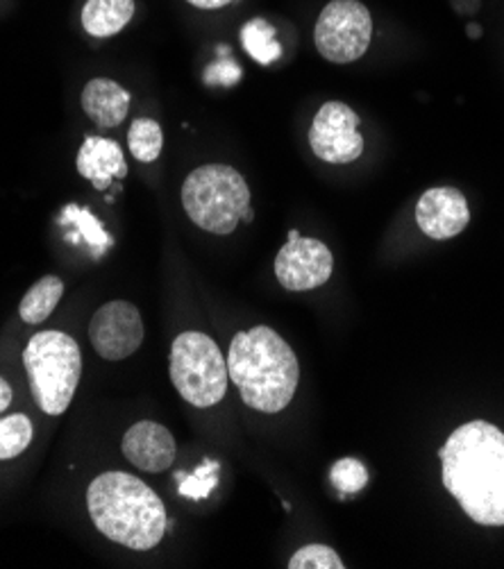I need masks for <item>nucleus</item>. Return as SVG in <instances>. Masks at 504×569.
<instances>
[{"mask_svg": "<svg viewBox=\"0 0 504 569\" xmlns=\"http://www.w3.org/2000/svg\"><path fill=\"white\" fill-rule=\"evenodd\" d=\"M443 486L482 527H504V433L484 420L462 425L441 447Z\"/></svg>", "mask_w": 504, "mask_h": 569, "instance_id": "nucleus-1", "label": "nucleus"}, {"mask_svg": "<svg viewBox=\"0 0 504 569\" xmlns=\"http://www.w3.org/2000/svg\"><path fill=\"white\" fill-rule=\"evenodd\" d=\"M228 372L241 400L259 413L285 411L300 381L296 352L270 327H253L233 338Z\"/></svg>", "mask_w": 504, "mask_h": 569, "instance_id": "nucleus-2", "label": "nucleus"}, {"mask_svg": "<svg viewBox=\"0 0 504 569\" xmlns=\"http://www.w3.org/2000/svg\"><path fill=\"white\" fill-rule=\"evenodd\" d=\"M87 508L107 540L135 551L157 547L168 527L157 492L128 472L98 475L87 490Z\"/></svg>", "mask_w": 504, "mask_h": 569, "instance_id": "nucleus-3", "label": "nucleus"}, {"mask_svg": "<svg viewBox=\"0 0 504 569\" xmlns=\"http://www.w3.org/2000/svg\"><path fill=\"white\" fill-rule=\"evenodd\" d=\"M187 216L209 234H233L239 220H253L250 189L239 170L226 163L196 168L182 184Z\"/></svg>", "mask_w": 504, "mask_h": 569, "instance_id": "nucleus-4", "label": "nucleus"}, {"mask_svg": "<svg viewBox=\"0 0 504 569\" xmlns=\"http://www.w3.org/2000/svg\"><path fill=\"white\" fill-rule=\"evenodd\" d=\"M34 402L46 416H62L71 407L80 377L82 352L65 331H39L23 352Z\"/></svg>", "mask_w": 504, "mask_h": 569, "instance_id": "nucleus-5", "label": "nucleus"}, {"mask_svg": "<svg viewBox=\"0 0 504 569\" xmlns=\"http://www.w3.org/2000/svg\"><path fill=\"white\" fill-rule=\"evenodd\" d=\"M171 381L185 402L209 409L228 392V361L214 338L200 331H185L171 348Z\"/></svg>", "mask_w": 504, "mask_h": 569, "instance_id": "nucleus-6", "label": "nucleus"}, {"mask_svg": "<svg viewBox=\"0 0 504 569\" xmlns=\"http://www.w3.org/2000/svg\"><path fill=\"white\" fill-rule=\"evenodd\" d=\"M373 19L359 0H332L316 21L314 41L327 62L350 64L368 50Z\"/></svg>", "mask_w": 504, "mask_h": 569, "instance_id": "nucleus-7", "label": "nucleus"}, {"mask_svg": "<svg viewBox=\"0 0 504 569\" xmlns=\"http://www.w3.org/2000/svg\"><path fill=\"white\" fill-rule=\"evenodd\" d=\"M144 320L132 302L115 300L102 305L89 322V340L105 361H123L144 343Z\"/></svg>", "mask_w": 504, "mask_h": 569, "instance_id": "nucleus-8", "label": "nucleus"}, {"mask_svg": "<svg viewBox=\"0 0 504 569\" xmlns=\"http://www.w3.org/2000/svg\"><path fill=\"white\" fill-rule=\"evenodd\" d=\"M314 154L327 163H350L364 152L359 117L344 102H325L309 130Z\"/></svg>", "mask_w": 504, "mask_h": 569, "instance_id": "nucleus-9", "label": "nucleus"}, {"mask_svg": "<svg viewBox=\"0 0 504 569\" xmlns=\"http://www.w3.org/2000/svg\"><path fill=\"white\" fill-rule=\"evenodd\" d=\"M334 257L329 248L309 237H300L298 230L289 232V241L275 257V277L291 293L314 291L332 277Z\"/></svg>", "mask_w": 504, "mask_h": 569, "instance_id": "nucleus-10", "label": "nucleus"}, {"mask_svg": "<svg viewBox=\"0 0 504 569\" xmlns=\"http://www.w3.org/2000/svg\"><path fill=\"white\" fill-rule=\"evenodd\" d=\"M471 220L464 193L455 187H436L423 193L416 204V222L434 241H447L462 234Z\"/></svg>", "mask_w": 504, "mask_h": 569, "instance_id": "nucleus-11", "label": "nucleus"}, {"mask_svg": "<svg viewBox=\"0 0 504 569\" xmlns=\"http://www.w3.org/2000/svg\"><path fill=\"white\" fill-rule=\"evenodd\" d=\"M126 459L144 472H164L176 461V438L159 422L141 420L132 425L123 436Z\"/></svg>", "mask_w": 504, "mask_h": 569, "instance_id": "nucleus-12", "label": "nucleus"}, {"mask_svg": "<svg viewBox=\"0 0 504 569\" xmlns=\"http://www.w3.org/2000/svg\"><path fill=\"white\" fill-rule=\"evenodd\" d=\"M76 163L78 173L98 191L109 189L117 180H126L128 176L126 154L115 139L87 137Z\"/></svg>", "mask_w": 504, "mask_h": 569, "instance_id": "nucleus-13", "label": "nucleus"}, {"mask_svg": "<svg viewBox=\"0 0 504 569\" xmlns=\"http://www.w3.org/2000/svg\"><path fill=\"white\" fill-rule=\"evenodd\" d=\"M82 109L98 128H117L130 111V93L115 80L93 78L82 91Z\"/></svg>", "mask_w": 504, "mask_h": 569, "instance_id": "nucleus-14", "label": "nucleus"}, {"mask_svg": "<svg viewBox=\"0 0 504 569\" xmlns=\"http://www.w3.org/2000/svg\"><path fill=\"white\" fill-rule=\"evenodd\" d=\"M135 17V0H87L82 28L98 39L119 34Z\"/></svg>", "mask_w": 504, "mask_h": 569, "instance_id": "nucleus-15", "label": "nucleus"}, {"mask_svg": "<svg viewBox=\"0 0 504 569\" xmlns=\"http://www.w3.org/2000/svg\"><path fill=\"white\" fill-rule=\"evenodd\" d=\"M60 222L65 227H69V234H67L69 243L78 246L80 241H85L96 257L105 254L111 246H115V239L109 237V232L105 230L102 222L89 209H82L78 204H67L62 209Z\"/></svg>", "mask_w": 504, "mask_h": 569, "instance_id": "nucleus-16", "label": "nucleus"}, {"mask_svg": "<svg viewBox=\"0 0 504 569\" xmlns=\"http://www.w3.org/2000/svg\"><path fill=\"white\" fill-rule=\"evenodd\" d=\"M65 296V281L55 274L41 277L34 287L23 296L19 305V316L28 325H41L55 309H58L60 300Z\"/></svg>", "mask_w": 504, "mask_h": 569, "instance_id": "nucleus-17", "label": "nucleus"}, {"mask_svg": "<svg viewBox=\"0 0 504 569\" xmlns=\"http://www.w3.org/2000/svg\"><path fill=\"white\" fill-rule=\"evenodd\" d=\"M277 30L266 19H253L241 28V43L244 50L261 67L283 57V46L275 39Z\"/></svg>", "mask_w": 504, "mask_h": 569, "instance_id": "nucleus-18", "label": "nucleus"}, {"mask_svg": "<svg viewBox=\"0 0 504 569\" xmlns=\"http://www.w3.org/2000/svg\"><path fill=\"white\" fill-rule=\"evenodd\" d=\"M34 438L32 420L26 413L0 418V461L17 459Z\"/></svg>", "mask_w": 504, "mask_h": 569, "instance_id": "nucleus-19", "label": "nucleus"}, {"mask_svg": "<svg viewBox=\"0 0 504 569\" xmlns=\"http://www.w3.org/2000/svg\"><path fill=\"white\" fill-rule=\"evenodd\" d=\"M128 148L135 159L144 163H152L164 148V132L161 126L152 119H137L128 132Z\"/></svg>", "mask_w": 504, "mask_h": 569, "instance_id": "nucleus-20", "label": "nucleus"}, {"mask_svg": "<svg viewBox=\"0 0 504 569\" xmlns=\"http://www.w3.org/2000/svg\"><path fill=\"white\" fill-rule=\"evenodd\" d=\"M218 472H220V463L214 459H205L194 472L176 475L178 492L191 501L207 499L214 492V488L218 486Z\"/></svg>", "mask_w": 504, "mask_h": 569, "instance_id": "nucleus-21", "label": "nucleus"}, {"mask_svg": "<svg viewBox=\"0 0 504 569\" xmlns=\"http://www.w3.org/2000/svg\"><path fill=\"white\" fill-rule=\"evenodd\" d=\"M329 483L342 497L357 495L368 483V470L359 459H350V457L339 459L329 470Z\"/></svg>", "mask_w": 504, "mask_h": 569, "instance_id": "nucleus-22", "label": "nucleus"}, {"mask_svg": "<svg viewBox=\"0 0 504 569\" xmlns=\"http://www.w3.org/2000/svg\"><path fill=\"white\" fill-rule=\"evenodd\" d=\"M241 80V67L235 62V57L230 54L228 46H218V57L205 69L202 82L207 87H223L230 89L239 84Z\"/></svg>", "mask_w": 504, "mask_h": 569, "instance_id": "nucleus-23", "label": "nucleus"}, {"mask_svg": "<svg viewBox=\"0 0 504 569\" xmlns=\"http://www.w3.org/2000/svg\"><path fill=\"white\" fill-rule=\"evenodd\" d=\"M344 567L346 565L342 556L327 545H307L298 549L289 560V569H344Z\"/></svg>", "mask_w": 504, "mask_h": 569, "instance_id": "nucleus-24", "label": "nucleus"}, {"mask_svg": "<svg viewBox=\"0 0 504 569\" xmlns=\"http://www.w3.org/2000/svg\"><path fill=\"white\" fill-rule=\"evenodd\" d=\"M187 3H191L194 8H200V10H218V8H226L230 3H237V0H187Z\"/></svg>", "mask_w": 504, "mask_h": 569, "instance_id": "nucleus-25", "label": "nucleus"}, {"mask_svg": "<svg viewBox=\"0 0 504 569\" xmlns=\"http://www.w3.org/2000/svg\"><path fill=\"white\" fill-rule=\"evenodd\" d=\"M10 405H12V386L0 377V413L8 411Z\"/></svg>", "mask_w": 504, "mask_h": 569, "instance_id": "nucleus-26", "label": "nucleus"}, {"mask_svg": "<svg viewBox=\"0 0 504 569\" xmlns=\"http://www.w3.org/2000/svg\"><path fill=\"white\" fill-rule=\"evenodd\" d=\"M468 32H471V34H475V37H477V34H480V28H468Z\"/></svg>", "mask_w": 504, "mask_h": 569, "instance_id": "nucleus-27", "label": "nucleus"}]
</instances>
